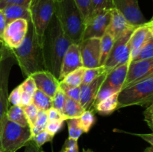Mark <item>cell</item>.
<instances>
[{
    "mask_svg": "<svg viewBox=\"0 0 153 152\" xmlns=\"http://www.w3.org/2000/svg\"><path fill=\"white\" fill-rule=\"evenodd\" d=\"M55 1H57V0H55Z\"/></svg>",
    "mask_w": 153,
    "mask_h": 152,
    "instance_id": "cell-54",
    "label": "cell"
},
{
    "mask_svg": "<svg viewBox=\"0 0 153 152\" xmlns=\"http://www.w3.org/2000/svg\"><path fill=\"white\" fill-rule=\"evenodd\" d=\"M54 138V136L51 135L49 133H48L46 130L41 131L39 134L33 136L31 138V141L33 142L38 148H41L42 146L46 142H52Z\"/></svg>",
    "mask_w": 153,
    "mask_h": 152,
    "instance_id": "cell-36",
    "label": "cell"
},
{
    "mask_svg": "<svg viewBox=\"0 0 153 152\" xmlns=\"http://www.w3.org/2000/svg\"><path fill=\"white\" fill-rule=\"evenodd\" d=\"M85 23L92 14V4L91 0H74Z\"/></svg>",
    "mask_w": 153,
    "mask_h": 152,
    "instance_id": "cell-32",
    "label": "cell"
},
{
    "mask_svg": "<svg viewBox=\"0 0 153 152\" xmlns=\"http://www.w3.org/2000/svg\"><path fill=\"white\" fill-rule=\"evenodd\" d=\"M32 103L39 110L47 111L52 107V98L37 89L33 95Z\"/></svg>",
    "mask_w": 153,
    "mask_h": 152,
    "instance_id": "cell-25",
    "label": "cell"
},
{
    "mask_svg": "<svg viewBox=\"0 0 153 152\" xmlns=\"http://www.w3.org/2000/svg\"><path fill=\"white\" fill-rule=\"evenodd\" d=\"M105 72H106L104 66H100L95 67V68L85 69L82 84H88Z\"/></svg>",
    "mask_w": 153,
    "mask_h": 152,
    "instance_id": "cell-29",
    "label": "cell"
},
{
    "mask_svg": "<svg viewBox=\"0 0 153 152\" xmlns=\"http://www.w3.org/2000/svg\"><path fill=\"white\" fill-rule=\"evenodd\" d=\"M40 152H44V151H40ZM59 152H61V151H59Z\"/></svg>",
    "mask_w": 153,
    "mask_h": 152,
    "instance_id": "cell-53",
    "label": "cell"
},
{
    "mask_svg": "<svg viewBox=\"0 0 153 152\" xmlns=\"http://www.w3.org/2000/svg\"><path fill=\"white\" fill-rule=\"evenodd\" d=\"M28 22L25 19H17L6 25L1 40L8 49H16L20 46L26 36Z\"/></svg>",
    "mask_w": 153,
    "mask_h": 152,
    "instance_id": "cell-8",
    "label": "cell"
},
{
    "mask_svg": "<svg viewBox=\"0 0 153 152\" xmlns=\"http://www.w3.org/2000/svg\"><path fill=\"white\" fill-rule=\"evenodd\" d=\"M37 89L52 98L59 89L60 80L47 70L39 71L31 75Z\"/></svg>",
    "mask_w": 153,
    "mask_h": 152,
    "instance_id": "cell-17",
    "label": "cell"
},
{
    "mask_svg": "<svg viewBox=\"0 0 153 152\" xmlns=\"http://www.w3.org/2000/svg\"><path fill=\"white\" fill-rule=\"evenodd\" d=\"M153 58V40H149L139 50L138 53L131 61H145ZM129 61V62H131Z\"/></svg>",
    "mask_w": 153,
    "mask_h": 152,
    "instance_id": "cell-30",
    "label": "cell"
},
{
    "mask_svg": "<svg viewBox=\"0 0 153 152\" xmlns=\"http://www.w3.org/2000/svg\"><path fill=\"white\" fill-rule=\"evenodd\" d=\"M64 121L62 122H55V121H49L47 123V125L46 127V131L51 135L55 137V134L58 132H59L63 128Z\"/></svg>",
    "mask_w": 153,
    "mask_h": 152,
    "instance_id": "cell-42",
    "label": "cell"
},
{
    "mask_svg": "<svg viewBox=\"0 0 153 152\" xmlns=\"http://www.w3.org/2000/svg\"><path fill=\"white\" fill-rule=\"evenodd\" d=\"M6 25H7V23H6L4 14H3L1 10H0V40H2L1 38H2V34L6 27Z\"/></svg>",
    "mask_w": 153,
    "mask_h": 152,
    "instance_id": "cell-48",
    "label": "cell"
},
{
    "mask_svg": "<svg viewBox=\"0 0 153 152\" xmlns=\"http://www.w3.org/2000/svg\"><path fill=\"white\" fill-rule=\"evenodd\" d=\"M114 7L119 10L127 22L134 27L147 22L140 10L137 0H113Z\"/></svg>",
    "mask_w": 153,
    "mask_h": 152,
    "instance_id": "cell-12",
    "label": "cell"
},
{
    "mask_svg": "<svg viewBox=\"0 0 153 152\" xmlns=\"http://www.w3.org/2000/svg\"><path fill=\"white\" fill-rule=\"evenodd\" d=\"M118 93L113 94L105 99L100 101L95 106L94 110L102 115H108L113 113L118 107Z\"/></svg>",
    "mask_w": 153,
    "mask_h": 152,
    "instance_id": "cell-22",
    "label": "cell"
},
{
    "mask_svg": "<svg viewBox=\"0 0 153 152\" xmlns=\"http://www.w3.org/2000/svg\"><path fill=\"white\" fill-rule=\"evenodd\" d=\"M6 120H7V118H6V114L4 117L2 118L1 121H0V149H1V135H2V131L3 128H4V124H5Z\"/></svg>",
    "mask_w": 153,
    "mask_h": 152,
    "instance_id": "cell-50",
    "label": "cell"
},
{
    "mask_svg": "<svg viewBox=\"0 0 153 152\" xmlns=\"http://www.w3.org/2000/svg\"><path fill=\"white\" fill-rule=\"evenodd\" d=\"M8 104L14 106H20L21 107V89L20 86H18L9 94L7 97Z\"/></svg>",
    "mask_w": 153,
    "mask_h": 152,
    "instance_id": "cell-40",
    "label": "cell"
},
{
    "mask_svg": "<svg viewBox=\"0 0 153 152\" xmlns=\"http://www.w3.org/2000/svg\"><path fill=\"white\" fill-rule=\"evenodd\" d=\"M47 113L48 120L49 121H55V122H62L65 121L66 119L64 116L63 113L57 109L51 107L46 111Z\"/></svg>",
    "mask_w": 153,
    "mask_h": 152,
    "instance_id": "cell-43",
    "label": "cell"
},
{
    "mask_svg": "<svg viewBox=\"0 0 153 152\" xmlns=\"http://www.w3.org/2000/svg\"><path fill=\"white\" fill-rule=\"evenodd\" d=\"M153 102V75L128 87L118 94L117 109L129 106H149Z\"/></svg>",
    "mask_w": 153,
    "mask_h": 152,
    "instance_id": "cell-4",
    "label": "cell"
},
{
    "mask_svg": "<svg viewBox=\"0 0 153 152\" xmlns=\"http://www.w3.org/2000/svg\"><path fill=\"white\" fill-rule=\"evenodd\" d=\"M30 22L42 46L43 34L55 13V0H31Z\"/></svg>",
    "mask_w": 153,
    "mask_h": 152,
    "instance_id": "cell-5",
    "label": "cell"
},
{
    "mask_svg": "<svg viewBox=\"0 0 153 152\" xmlns=\"http://www.w3.org/2000/svg\"><path fill=\"white\" fill-rule=\"evenodd\" d=\"M128 62L125 63L122 65L118 66L117 67L112 69L108 72L103 83L111 87L114 88L118 92H120L122 89L123 83L125 82L126 77L127 69H128Z\"/></svg>",
    "mask_w": 153,
    "mask_h": 152,
    "instance_id": "cell-19",
    "label": "cell"
},
{
    "mask_svg": "<svg viewBox=\"0 0 153 152\" xmlns=\"http://www.w3.org/2000/svg\"><path fill=\"white\" fill-rule=\"evenodd\" d=\"M31 0H0V10L10 4H30Z\"/></svg>",
    "mask_w": 153,
    "mask_h": 152,
    "instance_id": "cell-45",
    "label": "cell"
},
{
    "mask_svg": "<svg viewBox=\"0 0 153 152\" xmlns=\"http://www.w3.org/2000/svg\"><path fill=\"white\" fill-rule=\"evenodd\" d=\"M67 127H68L69 138L78 140L83 134V131L79 125L78 118L67 119Z\"/></svg>",
    "mask_w": 153,
    "mask_h": 152,
    "instance_id": "cell-31",
    "label": "cell"
},
{
    "mask_svg": "<svg viewBox=\"0 0 153 152\" xmlns=\"http://www.w3.org/2000/svg\"><path fill=\"white\" fill-rule=\"evenodd\" d=\"M66 98H67V95H65L64 91L61 88H59L52 98V107L57 109L62 113Z\"/></svg>",
    "mask_w": 153,
    "mask_h": 152,
    "instance_id": "cell-38",
    "label": "cell"
},
{
    "mask_svg": "<svg viewBox=\"0 0 153 152\" xmlns=\"http://www.w3.org/2000/svg\"><path fill=\"white\" fill-rule=\"evenodd\" d=\"M153 40V20L151 19L145 24L136 27L130 36L128 45L130 48L131 61L138 53L139 50L148 43Z\"/></svg>",
    "mask_w": 153,
    "mask_h": 152,
    "instance_id": "cell-13",
    "label": "cell"
},
{
    "mask_svg": "<svg viewBox=\"0 0 153 152\" xmlns=\"http://www.w3.org/2000/svg\"><path fill=\"white\" fill-rule=\"evenodd\" d=\"M59 88H61L64 91V92L67 97L79 102L81 92L80 86H70V85H67L66 83H63V82L60 81Z\"/></svg>",
    "mask_w": 153,
    "mask_h": 152,
    "instance_id": "cell-35",
    "label": "cell"
},
{
    "mask_svg": "<svg viewBox=\"0 0 153 152\" xmlns=\"http://www.w3.org/2000/svg\"><path fill=\"white\" fill-rule=\"evenodd\" d=\"M6 118L7 120L18 124L21 126H28L23 107L20 106L12 105L10 108L7 109L6 112Z\"/></svg>",
    "mask_w": 153,
    "mask_h": 152,
    "instance_id": "cell-23",
    "label": "cell"
},
{
    "mask_svg": "<svg viewBox=\"0 0 153 152\" xmlns=\"http://www.w3.org/2000/svg\"><path fill=\"white\" fill-rule=\"evenodd\" d=\"M82 66H83L79 45L71 43L63 58L58 80L61 81L69 73Z\"/></svg>",
    "mask_w": 153,
    "mask_h": 152,
    "instance_id": "cell-15",
    "label": "cell"
},
{
    "mask_svg": "<svg viewBox=\"0 0 153 152\" xmlns=\"http://www.w3.org/2000/svg\"><path fill=\"white\" fill-rule=\"evenodd\" d=\"M83 152H94L91 149H83Z\"/></svg>",
    "mask_w": 153,
    "mask_h": 152,
    "instance_id": "cell-51",
    "label": "cell"
},
{
    "mask_svg": "<svg viewBox=\"0 0 153 152\" xmlns=\"http://www.w3.org/2000/svg\"><path fill=\"white\" fill-rule=\"evenodd\" d=\"M104 82V81H103ZM118 91H117L116 89H114V88L111 87V86H108V85L105 84L104 83H102V84L101 85V86L99 89L98 92H97V95L96 96L95 101H94V107L97 104H98L100 101H102V100L105 99L107 98L108 97L111 96L114 93H118Z\"/></svg>",
    "mask_w": 153,
    "mask_h": 152,
    "instance_id": "cell-33",
    "label": "cell"
},
{
    "mask_svg": "<svg viewBox=\"0 0 153 152\" xmlns=\"http://www.w3.org/2000/svg\"><path fill=\"white\" fill-rule=\"evenodd\" d=\"M29 6L30 4H10L6 6L1 10L5 18L6 23L7 24L17 19H25L30 22Z\"/></svg>",
    "mask_w": 153,
    "mask_h": 152,
    "instance_id": "cell-20",
    "label": "cell"
},
{
    "mask_svg": "<svg viewBox=\"0 0 153 152\" xmlns=\"http://www.w3.org/2000/svg\"><path fill=\"white\" fill-rule=\"evenodd\" d=\"M134 29V28L128 30L114 40L111 50L104 64L107 72H111L118 66L129 62L130 48L128 41Z\"/></svg>",
    "mask_w": 153,
    "mask_h": 152,
    "instance_id": "cell-7",
    "label": "cell"
},
{
    "mask_svg": "<svg viewBox=\"0 0 153 152\" xmlns=\"http://www.w3.org/2000/svg\"><path fill=\"white\" fill-rule=\"evenodd\" d=\"M10 50L25 77L37 72L46 70L41 45L31 22H28L26 36L20 46Z\"/></svg>",
    "mask_w": 153,
    "mask_h": 152,
    "instance_id": "cell-2",
    "label": "cell"
},
{
    "mask_svg": "<svg viewBox=\"0 0 153 152\" xmlns=\"http://www.w3.org/2000/svg\"><path fill=\"white\" fill-rule=\"evenodd\" d=\"M33 96L21 90V107H24L32 103Z\"/></svg>",
    "mask_w": 153,
    "mask_h": 152,
    "instance_id": "cell-47",
    "label": "cell"
},
{
    "mask_svg": "<svg viewBox=\"0 0 153 152\" xmlns=\"http://www.w3.org/2000/svg\"><path fill=\"white\" fill-rule=\"evenodd\" d=\"M25 147V149L24 152H40V148L37 147V146L31 141H30Z\"/></svg>",
    "mask_w": 153,
    "mask_h": 152,
    "instance_id": "cell-49",
    "label": "cell"
},
{
    "mask_svg": "<svg viewBox=\"0 0 153 152\" xmlns=\"http://www.w3.org/2000/svg\"><path fill=\"white\" fill-rule=\"evenodd\" d=\"M31 138V129L6 120L1 135V149L4 152H16L26 145Z\"/></svg>",
    "mask_w": 153,
    "mask_h": 152,
    "instance_id": "cell-6",
    "label": "cell"
},
{
    "mask_svg": "<svg viewBox=\"0 0 153 152\" xmlns=\"http://www.w3.org/2000/svg\"><path fill=\"white\" fill-rule=\"evenodd\" d=\"M85 70V67H80V68L73 71L72 72L69 73L61 81L66 83V84L70 85V86H80L82 83Z\"/></svg>",
    "mask_w": 153,
    "mask_h": 152,
    "instance_id": "cell-26",
    "label": "cell"
},
{
    "mask_svg": "<svg viewBox=\"0 0 153 152\" xmlns=\"http://www.w3.org/2000/svg\"><path fill=\"white\" fill-rule=\"evenodd\" d=\"M108 72L104 73L100 77L88 84H81L80 100L79 103L85 110H94V104L99 89L105 79Z\"/></svg>",
    "mask_w": 153,
    "mask_h": 152,
    "instance_id": "cell-16",
    "label": "cell"
},
{
    "mask_svg": "<svg viewBox=\"0 0 153 152\" xmlns=\"http://www.w3.org/2000/svg\"><path fill=\"white\" fill-rule=\"evenodd\" d=\"M24 112H25V117H26L27 122H28V126L30 129L33 127L34 122H35L36 119H37V113H38L39 110L35 107L33 103L28 104V106H25L23 107Z\"/></svg>",
    "mask_w": 153,
    "mask_h": 152,
    "instance_id": "cell-37",
    "label": "cell"
},
{
    "mask_svg": "<svg viewBox=\"0 0 153 152\" xmlns=\"http://www.w3.org/2000/svg\"><path fill=\"white\" fill-rule=\"evenodd\" d=\"M78 119L83 133L89 132L95 123V116L91 110H85Z\"/></svg>",
    "mask_w": 153,
    "mask_h": 152,
    "instance_id": "cell-27",
    "label": "cell"
},
{
    "mask_svg": "<svg viewBox=\"0 0 153 152\" xmlns=\"http://www.w3.org/2000/svg\"><path fill=\"white\" fill-rule=\"evenodd\" d=\"M114 40V38L108 32L105 33L102 37L100 38V66H104L105 63L108 57L109 53L111 50Z\"/></svg>",
    "mask_w": 153,
    "mask_h": 152,
    "instance_id": "cell-24",
    "label": "cell"
},
{
    "mask_svg": "<svg viewBox=\"0 0 153 152\" xmlns=\"http://www.w3.org/2000/svg\"><path fill=\"white\" fill-rule=\"evenodd\" d=\"M150 75H153V58L128 62L126 77L122 89L131 86Z\"/></svg>",
    "mask_w": 153,
    "mask_h": 152,
    "instance_id": "cell-10",
    "label": "cell"
},
{
    "mask_svg": "<svg viewBox=\"0 0 153 152\" xmlns=\"http://www.w3.org/2000/svg\"><path fill=\"white\" fill-rule=\"evenodd\" d=\"M61 29L73 43L79 45L83 38L85 23L74 0L55 1V13Z\"/></svg>",
    "mask_w": 153,
    "mask_h": 152,
    "instance_id": "cell-3",
    "label": "cell"
},
{
    "mask_svg": "<svg viewBox=\"0 0 153 152\" xmlns=\"http://www.w3.org/2000/svg\"><path fill=\"white\" fill-rule=\"evenodd\" d=\"M19 86H20L21 90L30 94L32 96L34 95L36 90H37V86H36L35 82H34V79L32 78L31 76L27 77L26 79Z\"/></svg>",
    "mask_w": 153,
    "mask_h": 152,
    "instance_id": "cell-39",
    "label": "cell"
},
{
    "mask_svg": "<svg viewBox=\"0 0 153 152\" xmlns=\"http://www.w3.org/2000/svg\"><path fill=\"white\" fill-rule=\"evenodd\" d=\"M85 111V110L79 101H75L67 96L65 104L62 110V113L65 117L66 120L79 118Z\"/></svg>",
    "mask_w": 153,
    "mask_h": 152,
    "instance_id": "cell-21",
    "label": "cell"
},
{
    "mask_svg": "<svg viewBox=\"0 0 153 152\" xmlns=\"http://www.w3.org/2000/svg\"><path fill=\"white\" fill-rule=\"evenodd\" d=\"M48 122H49V120H48L46 111L39 110L35 122H34L32 128H31V137L46 130V127L47 125Z\"/></svg>",
    "mask_w": 153,
    "mask_h": 152,
    "instance_id": "cell-28",
    "label": "cell"
},
{
    "mask_svg": "<svg viewBox=\"0 0 153 152\" xmlns=\"http://www.w3.org/2000/svg\"><path fill=\"white\" fill-rule=\"evenodd\" d=\"M11 55L12 53L11 52H10V49H8V48L4 44L2 40H0V63H1V61H4L5 58L11 56Z\"/></svg>",
    "mask_w": 153,
    "mask_h": 152,
    "instance_id": "cell-46",
    "label": "cell"
},
{
    "mask_svg": "<svg viewBox=\"0 0 153 152\" xmlns=\"http://www.w3.org/2000/svg\"><path fill=\"white\" fill-rule=\"evenodd\" d=\"M0 152H4V151H3L1 150V149H0Z\"/></svg>",
    "mask_w": 153,
    "mask_h": 152,
    "instance_id": "cell-52",
    "label": "cell"
},
{
    "mask_svg": "<svg viewBox=\"0 0 153 152\" xmlns=\"http://www.w3.org/2000/svg\"><path fill=\"white\" fill-rule=\"evenodd\" d=\"M71 43L54 15L43 34L41 47L45 69L58 79L63 58Z\"/></svg>",
    "mask_w": 153,
    "mask_h": 152,
    "instance_id": "cell-1",
    "label": "cell"
},
{
    "mask_svg": "<svg viewBox=\"0 0 153 152\" xmlns=\"http://www.w3.org/2000/svg\"><path fill=\"white\" fill-rule=\"evenodd\" d=\"M153 104H151L150 105L147 106L146 110L143 112V116H144V121L147 123V125L149 127L151 130L153 129Z\"/></svg>",
    "mask_w": 153,
    "mask_h": 152,
    "instance_id": "cell-44",
    "label": "cell"
},
{
    "mask_svg": "<svg viewBox=\"0 0 153 152\" xmlns=\"http://www.w3.org/2000/svg\"><path fill=\"white\" fill-rule=\"evenodd\" d=\"M91 4L92 14L114 8L113 0H91Z\"/></svg>",
    "mask_w": 153,
    "mask_h": 152,
    "instance_id": "cell-34",
    "label": "cell"
},
{
    "mask_svg": "<svg viewBox=\"0 0 153 152\" xmlns=\"http://www.w3.org/2000/svg\"><path fill=\"white\" fill-rule=\"evenodd\" d=\"M111 10H103L91 15V17L85 22L82 40L101 38L102 37L110 23Z\"/></svg>",
    "mask_w": 153,
    "mask_h": 152,
    "instance_id": "cell-9",
    "label": "cell"
},
{
    "mask_svg": "<svg viewBox=\"0 0 153 152\" xmlns=\"http://www.w3.org/2000/svg\"><path fill=\"white\" fill-rule=\"evenodd\" d=\"M135 28L136 27L132 26L127 22L123 15L119 10L116 8H113L111 10L110 23L105 32L110 34L114 40H116L128 30Z\"/></svg>",
    "mask_w": 153,
    "mask_h": 152,
    "instance_id": "cell-18",
    "label": "cell"
},
{
    "mask_svg": "<svg viewBox=\"0 0 153 152\" xmlns=\"http://www.w3.org/2000/svg\"><path fill=\"white\" fill-rule=\"evenodd\" d=\"M61 152H79L78 140L73 139L71 138H67L64 142Z\"/></svg>",
    "mask_w": 153,
    "mask_h": 152,
    "instance_id": "cell-41",
    "label": "cell"
},
{
    "mask_svg": "<svg viewBox=\"0 0 153 152\" xmlns=\"http://www.w3.org/2000/svg\"><path fill=\"white\" fill-rule=\"evenodd\" d=\"M13 59L14 58L12 55L0 63V121L5 116L8 109L7 81Z\"/></svg>",
    "mask_w": 153,
    "mask_h": 152,
    "instance_id": "cell-14",
    "label": "cell"
},
{
    "mask_svg": "<svg viewBox=\"0 0 153 152\" xmlns=\"http://www.w3.org/2000/svg\"><path fill=\"white\" fill-rule=\"evenodd\" d=\"M79 46L83 67L89 69L100 66V38L82 40Z\"/></svg>",
    "mask_w": 153,
    "mask_h": 152,
    "instance_id": "cell-11",
    "label": "cell"
}]
</instances>
